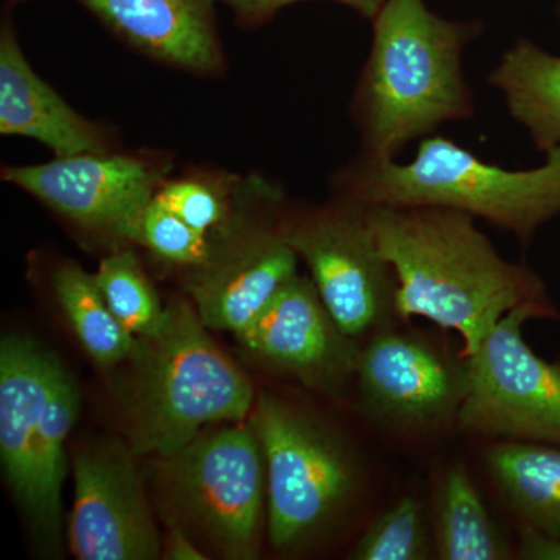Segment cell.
I'll use <instances>...</instances> for the list:
<instances>
[{
	"mask_svg": "<svg viewBox=\"0 0 560 560\" xmlns=\"http://www.w3.org/2000/svg\"><path fill=\"white\" fill-rule=\"evenodd\" d=\"M368 223L396 278V316L458 331L466 357L514 308L556 311L544 280L503 259L469 213L372 206Z\"/></svg>",
	"mask_w": 560,
	"mask_h": 560,
	"instance_id": "6da1fadb",
	"label": "cell"
},
{
	"mask_svg": "<svg viewBox=\"0 0 560 560\" xmlns=\"http://www.w3.org/2000/svg\"><path fill=\"white\" fill-rule=\"evenodd\" d=\"M371 22L370 57L353 116L364 154L396 160L412 140L474 116L463 54L485 25L480 20H444L425 0H385Z\"/></svg>",
	"mask_w": 560,
	"mask_h": 560,
	"instance_id": "7a4b0ae2",
	"label": "cell"
},
{
	"mask_svg": "<svg viewBox=\"0 0 560 560\" xmlns=\"http://www.w3.org/2000/svg\"><path fill=\"white\" fill-rule=\"evenodd\" d=\"M545 156L540 167L506 171L451 139L429 136L407 164L361 154L342 172L341 194L368 208L459 210L526 245L560 215V147Z\"/></svg>",
	"mask_w": 560,
	"mask_h": 560,
	"instance_id": "3957f363",
	"label": "cell"
},
{
	"mask_svg": "<svg viewBox=\"0 0 560 560\" xmlns=\"http://www.w3.org/2000/svg\"><path fill=\"white\" fill-rule=\"evenodd\" d=\"M128 434L140 455L168 458L212 423L238 422L254 408L245 374L206 334L195 307L178 302L132 355Z\"/></svg>",
	"mask_w": 560,
	"mask_h": 560,
	"instance_id": "277c9868",
	"label": "cell"
},
{
	"mask_svg": "<svg viewBox=\"0 0 560 560\" xmlns=\"http://www.w3.org/2000/svg\"><path fill=\"white\" fill-rule=\"evenodd\" d=\"M250 425L264 455L271 544L293 550L345 511L359 470L330 431L276 397H259Z\"/></svg>",
	"mask_w": 560,
	"mask_h": 560,
	"instance_id": "5b68a950",
	"label": "cell"
},
{
	"mask_svg": "<svg viewBox=\"0 0 560 560\" xmlns=\"http://www.w3.org/2000/svg\"><path fill=\"white\" fill-rule=\"evenodd\" d=\"M558 316L539 305L514 308L466 357L467 389L456 416L464 430L560 445V360L540 359L523 337L526 320Z\"/></svg>",
	"mask_w": 560,
	"mask_h": 560,
	"instance_id": "8992f818",
	"label": "cell"
},
{
	"mask_svg": "<svg viewBox=\"0 0 560 560\" xmlns=\"http://www.w3.org/2000/svg\"><path fill=\"white\" fill-rule=\"evenodd\" d=\"M280 232L307 264L320 300L348 337L389 327L396 278L372 237L366 206L342 197L287 221Z\"/></svg>",
	"mask_w": 560,
	"mask_h": 560,
	"instance_id": "52a82bcc",
	"label": "cell"
},
{
	"mask_svg": "<svg viewBox=\"0 0 560 560\" xmlns=\"http://www.w3.org/2000/svg\"><path fill=\"white\" fill-rule=\"evenodd\" d=\"M162 463L173 497L221 550L256 558L267 481L253 425L201 433Z\"/></svg>",
	"mask_w": 560,
	"mask_h": 560,
	"instance_id": "ba28073f",
	"label": "cell"
},
{
	"mask_svg": "<svg viewBox=\"0 0 560 560\" xmlns=\"http://www.w3.org/2000/svg\"><path fill=\"white\" fill-rule=\"evenodd\" d=\"M3 179L90 230L140 241L143 213L154 198L153 173L143 162L106 153L77 154L27 167Z\"/></svg>",
	"mask_w": 560,
	"mask_h": 560,
	"instance_id": "9c48e42d",
	"label": "cell"
},
{
	"mask_svg": "<svg viewBox=\"0 0 560 560\" xmlns=\"http://www.w3.org/2000/svg\"><path fill=\"white\" fill-rule=\"evenodd\" d=\"M355 374L368 410L400 429L444 425L466 396V363L459 366L429 342L389 327L360 350Z\"/></svg>",
	"mask_w": 560,
	"mask_h": 560,
	"instance_id": "30bf717a",
	"label": "cell"
},
{
	"mask_svg": "<svg viewBox=\"0 0 560 560\" xmlns=\"http://www.w3.org/2000/svg\"><path fill=\"white\" fill-rule=\"evenodd\" d=\"M75 499L70 550L81 560H153L161 541L130 453L102 445L79 453L73 464Z\"/></svg>",
	"mask_w": 560,
	"mask_h": 560,
	"instance_id": "8fae6325",
	"label": "cell"
},
{
	"mask_svg": "<svg viewBox=\"0 0 560 560\" xmlns=\"http://www.w3.org/2000/svg\"><path fill=\"white\" fill-rule=\"evenodd\" d=\"M238 341L307 385L329 388L357 372L360 350L331 318L312 280L294 276Z\"/></svg>",
	"mask_w": 560,
	"mask_h": 560,
	"instance_id": "7c38bea8",
	"label": "cell"
},
{
	"mask_svg": "<svg viewBox=\"0 0 560 560\" xmlns=\"http://www.w3.org/2000/svg\"><path fill=\"white\" fill-rule=\"evenodd\" d=\"M298 254L282 232L265 231L249 238L191 282L195 311L206 329L241 334L272 298L296 276Z\"/></svg>",
	"mask_w": 560,
	"mask_h": 560,
	"instance_id": "4fadbf2b",
	"label": "cell"
},
{
	"mask_svg": "<svg viewBox=\"0 0 560 560\" xmlns=\"http://www.w3.org/2000/svg\"><path fill=\"white\" fill-rule=\"evenodd\" d=\"M132 46L154 58L209 72L221 65L213 0H79Z\"/></svg>",
	"mask_w": 560,
	"mask_h": 560,
	"instance_id": "5bb4252c",
	"label": "cell"
},
{
	"mask_svg": "<svg viewBox=\"0 0 560 560\" xmlns=\"http://www.w3.org/2000/svg\"><path fill=\"white\" fill-rule=\"evenodd\" d=\"M55 357L24 338L0 350V458L7 480L25 511L33 497V451L40 419L61 370Z\"/></svg>",
	"mask_w": 560,
	"mask_h": 560,
	"instance_id": "9a60e30c",
	"label": "cell"
},
{
	"mask_svg": "<svg viewBox=\"0 0 560 560\" xmlns=\"http://www.w3.org/2000/svg\"><path fill=\"white\" fill-rule=\"evenodd\" d=\"M0 132L39 140L57 158L105 153L101 132L33 72L7 28L0 39Z\"/></svg>",
	"mask_w": 560,
	"mask_h": 560,
	"instance_id": "2e32d148",
	"label": "cell"
},
{
	"mask_svg": "<svg viewBox=\"0 0 560 560\" xmlns=\"http://www.w3.org/2000/svg\"><path fill=\"white\" fill-rule=\"evenodd\" d=\"M512 119L528 132L541 153L560 147V57L518 38L489 73Z\"/></svg>",
	"mask_w": 560,
	"mask_h": 560,
	"instance_id": "e0dca14e",
	"label": "cell"
},
{
	"mask_svg": "<svg viewBox=\"0 0 560 560\" xmlns=\"http://www.w3.org/2000/svg\"><path fill=\"white\" fill-rule=\"evenodd\" d=\"M486 460L521 525L560 537V445L506 440Z\"/></svg>",
	"mask_w": 560,
	"mask_h": 560,
	"instance_id": "ac0fdd59",
	"label": "cell"
},
{
	"mask_svg": "<svg viewBox=\"0 0 560 560\" xmlns=\"http://www.w3.org/2000/svg\"><path fill=\"white\" fill-rule=\"evenodd\" d=\"M433 528L434 552L442 560L511 558L463 464L448 467L438 482Z\"/></svg>",
	"mask_w": 560,
	"mask_h": 560,
	"instance_id": "d6986e66",
	"label": "cell"
},
{
	"mask_svg": "<svg viewBox=\"0 0 560 560\" xmlns=\"http://www.w3.org/2000/svg\"><path fill=\"white\" fill-rule=\"evenodd\" d=\"M79 390L60 370L40 419L33 451V497L25 511L44 536L58 537L61 528V488L66 475L65 445L77 415Z\"/></svg>",
	"mask_w": 560,
	"mask_h": 560,
	"instance_id": "ffe728a7",
	"label": "cell"
},
{
	"mask_svg": "<svg viewBox=\"0 0 560 560\" xmlns=\"http://www.w3.org/2000/svg\"><path fill=\"white\" fill-rule=\"evenodd\" d=\"M54 287L73 331L92 359L102 366L132 359L139 338L110 312L94 276L77 265H62L55 272Z\"/></svg>",
	"mask_w": 560,
	"mask_h": 560,
	"instance_id": "44dd1931",
	"label": "cell"
},
{
	"mask_svg": "<svg viewBox=\"0 0 560 560\" xmlns=\"http://www.w3.org/2000/svg\"><path fill=\"white\" fill-rule=\"evenodd\" d=\"M106 304L121 326L135 337H149L160 329L167 311L130 250L102 260L94 275Z\"/></svg>",
	"mask_w": 560,
	"mask_h": 560,
	"instance_id": "7402d4cb",
	"label": "cell"
},
{
	"mask_svg": "<svg viewBox=\"0 0 560 560\" xmlns=\"http://www.w3.org/2000/svg\"><path fill=\"white\" fill-rule=\"evenodd\" d=\"M429 528L418 500L404 497L357 541L350 559L423 560L431 555Z\"/></svg>",
	"mask_w": 560,
	"mask_h": 560,
	"instance_id": "603a6c76",
	"label": "cell"
},
{
	"mask_svg": "<svg viewBox=\"0 0 560 560\" xmlns=\"http://www.w3.org/2000/svg\"><path fill=\"white\" fill-rule=\"evenodd\" d=\"M139 242L175 264L206 267L212 259L206 235L165 208L156 195L143 213Z\"/></svg>",
	"mask_w": 560,
	"mask_h": 560,
	"instance_id": "cb8c5ba5",
	"label": "cell"
},
{
	"mask_svg": "<svg viewBox=\"0 0 560 560\" xmlns=\"http://www.w3.org/2000/svg\"><path fill=\"white\" fill-rule=\"evenodd\" d=\"M158 200L201 234L219 226L226 208L215 190L198 180H175L162 187Z\"/></svg>",
	"mask_w": 560,
	"mask_h": 560,
	"instance_id": "d4e9b609",
	"label": "cell"
},
{
	"mask_svg": "<svg viewBox=\"0 0 560 560\" xmlns=\"http://www.w3.org/2000/svg\"><path fill=\"white\" fill-rule=\"evenodd\" d=\"M231 7L238 16L245 18L246 21L260 22L270 20L279 10L293 3L305 2V0H221ZM330 2L341 3L355 11L364 20L372 21L378 10L382 9L385 0H330Z\"/></svg>",
	"mask_w": 560,
	"mask_h": 560,
	"instance_id": "484cf974",
	"label": "cell"
},
{
	"mask_svg": "<svg viewBox=\"0 0 560 560\" xmlns=\"http://www.w3.org/2000/svg\"><path fill=\"white\" fill-rule=\"evenodd\" d=\"M517 558L523 560H560V537L521 525Z\"/></svg>",
	"mask_w": 560,
	"mask_h": 560,
	"instance_id": "4316f807",
	"label": "cell"
},
{
	"mask_svg": "<svg viewBox=\"0 0 560 560\" xmlns=\"http://www.w3.org/2000/svg\"><path fill=\"white\" fill-rule=\"evenodd\" d=\"M165 558L172 560H202L206 559V556L191 544L183 529L173 528L167 540V548H165Z\"/></svg>",
	"mask_w": 560,
	"mask_h": 560,
	"instance_id": "83f0119b",
	"label": "cell"
},
{
	"mask_svg": "<svg viewBox=\"0 0 560 560\" xmlns=\"http://www.w3.org/2000/svg\"><path fill=\"white\" fill-rule=\"evenodd\" d=\"M556 16L560 20V0H558V5H556Z\"/></svg>",
	"mask_w": 560,
	"mask_h": 560,
	"instance_id": "f1b7e54d",
	"label": "cell"
}]
</instances>
